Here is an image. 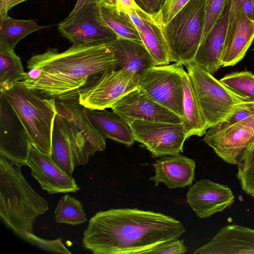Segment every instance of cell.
<instances>
[{"instance_id": "obj_32", "label": "cell", "mask_w": 254, "mask_h": 254, "mask_svg": "<svg viewBox=\"0 0 254 254\" xmlns=\"http://www.w3.org/2000/svg\"><path fill=\"white\" fill-rule=\"evenodd\" d=\"M26 241L41 249L53 253L71 254V252L64 245L62 240L60 238L55 240H47L40 238L32 233L27 235Z\"/></svg>"}, {"instance_id": "obj_14", "label": "cell", "mask_w": 254, "mask_h": 254, "mask_svg": "<svg viewBox=\"0 0 254 254\" xmlns=\"http://www.w3.org/2000/svg\"><path fill=\"white\" fill-rule=\"evenodd\" d=\"M111 108L127 124L134 119L175 124L183 122L181 118L147 97L138 88L124 95Z\"/></svg>"}, {"instance_id": "obj_4", "label": "cell", "mask_w": 254, "mask_h": 254, "mask_svg": "<svg viewBox=\"0 0 254 254\" xmlns=\"http://www.w3.org/2000/svg\"><path fill=\"white\" fill-rule=\"evenodd\" d=\"M20 82L0 93L22 127L28 141L51 156L53 127L58 114L56 99L44 98Z\"/></svg>"}, {"instance_id": "obj_21", "label": "cell", "mask_w": 254, "mask_h": 254, "mask_svg": "<svg viewBox=\"0 0 254 254\" xmlns=\"http://www.w3.org/2000/svg\"><path fill=\"white\" fill-rule=\"evenodd\" d=\"M118 60V68H127L140 75L156 63L143 43L118 37L108 43Z\"/></svg>"}, {"instance_id": "obj_25", "label": "cell", "mask_w": 254, "mask_h": 254, "mask_svg": "<svg viewBox=\"0 0 254 254\" xmlns=\"http://www.w3.org/2000/svg\"><path fill=\"white\" fill-rule=\"evenodd\" d=\"M46 27L33 19H14L7 14L0 18V47L14 50L23 38Z\"/></svg>"}, {"instance_id": "obj_8", "label": "cell", "mask_w": 254, "mask_h": 254, "mask_svg": "<svg viewBox=\"0 0 254 254\" xmlns=\"http://www.w3.org/2000/svg\"><path fill=\"white\" fill-rule=\"evenodd\" d=\"M61 35L72 45L108 44L119 37L105 23L97 3L72 9L58 25Z\"/></svg>"}, {"instance_id": "obj_10", "label": "cell", "mask_w": 254, "mask_h": 254, "mask_svg": "<svg viewBox=\"0 0 254 254\" xmlns=\"http://www.w3.org/2000/svg\"><path fill=\"white\" fill-rule=\"evenodd\" d=\"M97 152L76 127L57 114L54 121L51 156L70 176L76 167L86 164Z\"/></svg>"}, {"instance_id": "obj_26", "label": "cell", "mask_w": 254, "mask_h": 254, "mask_svg": "<svg viewBox=\"0 0 254 254\" xmlns=\"http://www.w3.org/2000/svg\"><path fill=\"white\" fill-rule=\"evenodd\" d=\"M99 5L103 20L119 37L143 43L138 31L127 12L106 2Z\"/></svg>"}, {"instance_id": "obj_23", "label": "cell", "mask_w": 254, "mask_h": 254, "mask_svg": "<svg viewBox=\"0 0 254 254\" xmlns=\"http://www.w3.org/2000/svg\"><path fill=\"white\" fill-rule=\"evenodd\" d=\"M89 118L99 132L106 138L127 147L134 142L129 126L114 112L87 109Z\"/></svg>"}, {"instance_id": "obj_12", "label": "cell", "mask_w": 254, "mask_h": 254, "mask_svg": "<svg viewBox=\"0 0 254 254\" xmlns=\"http://www.w3.org/2000/svg\"><path fill=\"white\" fill-rule=\"evenodd\" d=\"M203 141L225 162L237 165L254 143V115L234 124L219 123L209 127Z\"/></svg>"}, {"instance_id": "obj_5", "label": "cell", "mask_w": 254, "mask_h": 254, "mask_svg": "<svg viewBox=\"0 0 254 254\" xmlns=\"http://www.w3.org/2000/svg\"><path fill=\"white\" fill-rule=\"evenodd\" d=\"M206 0H190L164 25L170 62L193 61L202 37Z\"/></svg>"}, {"instance_id": "obj_29", "label": "cell", "mask_w": 254, "mask_h": 254, "mask_svg": "<svg viewBox=\"0 0 254 254\" xmlns=\"http://www.w3.org/2000/svg\"><path fill=\"white\" fill-rule=\"evenodd\" d=\"M220 81L235 94L254 101V74L249 71L234 72Z\"/></svg>"}, {"instance_id": "obj_18", "label": "cell", "mask_w": 254, "mask_h": 254, "mask_svg": "<svg viewBox=\"0 0 254 254\" xmlns=\"http://www.w3.org/2000/svg\"><path fill=\"white\" fill-rule=\"evenodd\" d=\"M153 166L155 175L149 180L156 186L164 183L169 189L183 188L192 185L194 180L195 162L185 156H162Z\"/></svg>"}, {"instance_id": "obj_35", "label": "cell", "mask_w": 254, "mask_h": 254, "mask_svg": "<svg viewBox=\"0 0 254 254\" xmlns=\"http://www.w3.org/2000/svg\"><path fill=\"white\" fill-rule=\"evenodd\" d=\"M134 4L144 12L153 14L160 10L165 0H132Z\"/></svg>"}, {"instance_id": "obj_16", "label": "cell", "mask_w": 254, "mask_h": 254, "mask_svg": "<svg viewBox=\"0 0 254 254\" xmlns=\"http://www.w3.org/2000/svg\"><path fill=\"white\" fill-rule=\"evenodd\" d=\"M127 13L156 66L169 64L171 62L165 36V24L160 11L147 13L135 5V7Z\"/></svg>"}, {"instance_id": "obj_15", "label": "cell", "mask_w": 254, "mask_h": 254, "mask_svg": "<svg viewBox=\"0 0 254 254\" xmlns=\"http://www.w3.org/2000/svg\"><path fill=\"white\" fill-rule=\"evenodd\" d=\"M231 190L208 179H202L190 187L187 194L188 204L200 218L222 212L234 201Z\"/></svg>"}, {"instance_id": "obj_31", "label": "cell", "mask_w": 254, "mask_h": 254, "mask_svg": "<svg viewBox=\"0 0 254 254\" xmlns=\"http://www.w3.org/2000/svg\"><path fill=\"white\" fill-rule=\"evenodd\" d=\"M229 0H206L205 21L201 42L206 38L224 11Z\"/></svg>"}, {"instance_id": "obj_38", "label": "cell", "mask_w": 254, "mask_h": 254, "mask_svg": "<svg viewBox=\"0 0 254 254\" xmlns=\"http://www.w3.org/2000/svg\"><path fill=\"white\" fill-rule=\"evenodd\" d=\"M106 0H77L73 9H77L87 3H97L100 4L103 2H106Z\"/></svg>"}, {"instance_id": "obj_3", "label": "cell", "mask_w": 254, "mask_h": 254, "mask_svg": "<svg viewBox=\"0 0 254 254\" xmlns=\"http://www.w3.org/2000/svg\"><path fill=\"white\" fill-rule=\"evenodd\" d=\"M20 166L0 154V218L20 238L32 233L36 218L49 209L22 173Z\"/></svg>"}, {"instance_id": "obj_33", "label": "cell", "mask_w": 254, "mask_h": 254, "mask_svg": "<svg viewBox=\"0 0 254 254\" xmlns=\"http://www.w3.org/2000/svg\"><path fill=\"white\" fill-rule=\"evenodd\" d=\"M190 0H165L161 8L163 22L167 24Z\"/></svg>"}, {"instance_id": "obj_22", "label": "cell", "mask_w": 254, "mask_h": 254, "mask_svg": "<svg viewBox=\"0 0 254 254\" xmlns=\"http://www.w3.org/2000/svg\"><path fill=\"white\" fill-rule=\"evenodd\" d=\"M254 40V20L242 10L238 14L234 34L221 57L222 67L234 66L245 56Z\"/></svg>"}, {"instance_id": "obj_17", "label": "cell", "mask_w": 254, "mask_h": 254, "mask_svg": "<svg viewBox=\"0 0 254 254\" xmlns=\"http://www.w3.org/2000/svg\"><path fill=\"white\" fill-rule=\"evenodd\" d=\"M193 254H254V229L235 224L225 226Z\"/></svg>"}, {"instance_id": "obj_7", "label": "cell", "mask_w": 254, "mask_h": 254, "mask_svg": "<svg viewBox=\"0 0 254 254\" xmlns=\"http://www.w3.org/2000/svg\"><path fill=\"white\" fill-rule=\"evenodd\" d=\"M184 64L153 66L139 75L138 87L148 98L184 118Z\"/></svg>"}, {"instance_id": "obj_19", "label": "cell", "mask_w": 254, "mask_h": 254, "mask_svg": "<svg viewBox=\"0 0 254 254\" xmlns=\"http://www.w3.org/2000/svg\"><path fill=\"white\" fill-rule=\"evenodd\" d=\"M230 2V0L218 21L200 43L193 60L212 75L222 67L221 60L226 38Z\"/></svg>"}, {"instance_id": "obj_34", "label": "cell", "mask_w": 254, "mask_h": 254, "mask_svg": "<svg viewBox=\"0 0 254 254\" xmlns=\"http://www.w3.org/2000/svg\"><path fill=\"white\" fill-rule=\"evenodd\" d=\"M187 251L184 240L177 239L151 250L148 254H182L186 253Z\"/></svg>"}, {"instance_id": "obj_37", "label": "cell", "mask_w": 254, "mask_h": 254, "mask_svg": "<svg viewBox=\"0 0 254 254\" xmlns=\"http://www.w3.org/2000/svg\"><path fill=\"white\" fill-rule=\"evenodd\" d=\"M243 11L251 19L254 20V9L252 0H241Z\"/></svg>"}, {"instance_id": "obj_6", "label": "cell", "mask_w": 254, "mask_h": 254, "mask_svg": "<svg viewBox=\"0 0 254 254\" xmlns=\"http://www.w3.org/2000/svg\"><path fill=\"white\" fill-rule=\"evenodd\" d=\"M184 65L208 128L223 121L243 104L254 101L235 94L194 61Z\"/></svg>"}, {"instance_id": "obj_39", "label": "cell", "mask_w": 254, "mask_h": 254, "mask_svg": "<svg viewBox=\"0 0 254 254\" xmlns=\"http://www.w3.org/2000/svg\"><path fill=\"white\" fill-rule=\"evenodd\" d=\"M252 2H253V4L254 9V0H252Z\"/></svg>"}, {"instance_id": "obj_9", "label": "cell", "mask_w": 254, "mask_h": 254, "mask_svg": "<svg viewBox=\"0 0 254 254\" xmlns=\"http://www.w3.org/2000/svg\"><path fill=\"white\" fill-rule=\"evenodd\" d=\"M139 75L127 68L107 71L78 94L80 104L90 110L111 108L138 87Z\"/></svg>"}, {"instance_id": "obj_27", "label": "cell", "mask_w": 254, "mask_h": 254, "mask_svg": "<svg viewBox=\"0 0 254 254\" xmlns=\"http://www.w3.org/2000/svg\"><path fill=\"white\" fill-rule=\"evenodd\" d=\"M26 72L14 50L0 47V92L2 93L23 81Z\"/></svg>"}, {"instance_id": "obj_28", "label": "cell", "mask_w": 254, "mask_h": 254, "mask_svg": "<svg viewBox=\"0 0 254 254\" xmlns=\"http://www.w3.org/2000/svg\"><path fill=\"white\" fill-rule=\"evenodd\" d=\"M54 215L57 222L74 226L87 221L81 202L68 194L62 196L59 201Z\"/></svg>"}, {"instance_id": "obj_20", "label": "cell", "mask_w": 254, "mask_h": 254, "mask_svg": "<svg viewBox=\"0 0 254 254\" xmlns=\"http://www.w3.org/2000/svg\"><path fill=\"white\" fill-rule=\"evenodd\" d=\"M75 99H56L58 114L70 122L96 152L103 151L106 147V137L92 124L87 109Z\"/></svg>"}, {"instance_id": "obj_1", "label": "cell", "mask_w": 254, "mask_h": 254, "mask_svg": "<svg viewBox=\"0 0 254 254\" xmlns=\"http://www.w3.org/2000/svg\"><path fill=\"white\" fill-rule=\"evenodd\" d=\"M185 231L180 221L161 213L112 208L91 217L82 242L95 254H148Z\"/></svg>"}, {"instance_id": "obj_24", "label": "cell", "mask_w": 254, "mask_h": 254, "mask_svg": "<svg viewBox=\"0 0 254 254\" xmlns=\"http://www.w3.org/2000/svg\"><path fill=\"white\" fill-rule=\"evenodd\" d=\"M184 97L183 125L187 138L191 136H202L208 129L204 119L192 83L187 71L183 75Z\"/></svg>"}, {"instance_id": "obj_2", "label": "cell", "mask_w": 254, "mask_h": 254, "mask_svg": "<svg viewBox=\"0 0 254 254\" xmlns=\"http://www.w3.org/2000/svg\"><path fill=\"white\" fill-rule=\"evenodd\" d=\"M21 83L56 99H77L78 93L105 72L117 69L118 60L108 44L72 45L59 52L51 48L27 61Z\"/></svg>"}, {"instance_id": "obj_11", "label": "cell", "mask_w": 254, "mask_h": 254, "mask_svg": "<svg viewBox=\"0 0 254 254\" xmlns=\"http://www.w3.org/2000/svg\"><path fill=\"white\" fill-rule=\"evenodd\" d=\"M127 124L134 140L143 144L154 157L184 152V144L188 138L182 123L134 119Z\"/></svg>"}, {"instance_id": "obj_13", "label": "cell", "mask_w": 254, "mask_h": 254, "mask_svg": "<svg viewBox=\"0 0 254 254\" xmlns=\"http://www.w3.org/2000/svg\"><path fill=\"white\" fill-rule=\"evenodd\" d=\"M27 165L41 188L49 194L75 192L80 190L74 179L54 161L30 143Z\"/></svg>"}, {"instance_id": "obj_30", "label": "cell", "mask_w": 254, "mask_h": 254, "mask_svg": "<svg viewBox=\"0 0 254 254\" xmlns=\"http://www.w3.org/2000/svg\"><path fill=\"white\" fill-rule=\"evenodd\" d=\"M237 165V176L242 189L254 197V143L245 152Z\"/></svg>"}, {"instance_id": "obj_36", "label": "cell", "mask_w": 254, "mask_h": 254, "mask_svg": "<svg viewBox=\"0 0 254 254\" xmlns=\"http://www.w3.org/2000/svg\"><path fill=\"white\" fill-rule=\"evenodd\" d=\"M28 0H0V18L8 14L14 6Z\"/></svg>"}]
</instances>
